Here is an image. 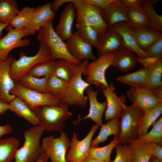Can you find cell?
Returning a JSON list of instances; mask_svg holds the SVG:
<instances>
[{"label": "cell", "mask_w": 162, "mask_h": 162, "mask_svg": "<svg viewBox=\"0 0 162 162\" xmlns=\"http://www.w3.org/2000/svg\"><path fill=\"white\" fill-rule=\"evenodd\" d=\"M51 61L53 60L49 48L45 44L40 43L38 51L35 55L28 56L21 52L19 59L15 58L11 65L10 76L15 82H18L35 65Z\"/></svg>", "instance_id": "277c9868"}, {"label": "cell", "mask_w": 162, "mask_h": 162, "mask_svg": "<svg viewBox=\"0 0 162 162\" xmlns=\"http://www.w3.org/2000/svg\"><path fill=\"white\" fill-rule=\"evenodd\" d=\"M78 65L67 59L58 58L55 61L53 75L69 82L74 76Z\"/></svg>", "instance_id": "4316f807"}, {"label": "cell", "mask_w": 162, "mask_h": 162, "mask_svg": "<svg viewBox=\"0 0 162 162\" xmlns=\"http://www.w3.org/2000/svg\"><path fill=\"white\" fill-rule=\"evenodd\" d=\"M152 92L157 98L162 100V87L157 88L152 91Z\"/></svg>", "instance_id": "f5cc1de1"}, {"label": "cell", "mask_w": 162, "mask_h": 162, "mask_svg": "<svg viewBox=\"0 0 162 162\" xmlns=\"http://www.w3.org/2000/svg\"><path fill=\"white\" fill-rule=\"evenodd\" d=\"M114 52L98 57L89 63L82 75L86 76L85 80L100 89L107 88L109 85L105 76L107 70L111 66L114 56Z\"/></svg>", "instance_id": "ba28073f"}, {"label": "cell", "mask_w": 162, "mask_h": 162, "mask_svg": "<svg viewBox=\"0 0 162 162\" xmlns=\"http://www.w3.org/2000/svg\"><path fill=\"white\" fill-rule=\"evenodd\" d=\"M116 155L114 159L110 162H131V154L128 144H117L115 148Z\"/></svg>", "instance_id": "7bdbcfd3"}, {"label": "cell", "mask_w": 162, "mask_h": 162, "mask_svg": "<svg viewBox=\"0 0 162 162\" xmlns=\"http://www.w3.org/2000/svg\"><path fill=\"white\" fill-rule=\"evenodd\" d=\"M126 8L128 19V23L131 27L136 28L148 26L149 20L142 8L133 9Z\"/></svg>", "instance_id": "8d00e7d4"}, {"label": "cell", "mask_w": 162, "mask_h": 162, "mask_svg": "<svg viewBox=\"0 0 162 162\" xmlns=\"http://www.w3.org/2000/svg\"><path fill=\"white\" fill-rule=\"evenodd\" d=\"M73 0H56L50 3V7L51 10L55 13L58 9L64 4L72 2Z\"/></svg>", "instance_id": "681fc988"}, {"label": "cell", "mask_w": 162, "mask_h": 162, "mask_svg": "<svg viewBox=\"0 0 162 162\" xmlns=\"http://www.w3.org/2000/svg\"><path fill=\"white\" fill-rule=\"evenodd\" d=\"M126 96L133 104L144 112L162 102V100L155 96L145 86L131 87L127 91Z\"/></svg>", "instance_id": "4fadbf2b"}, {"label": "cell", "mask_w": 162, "mask_h": 162, "mask_svg": "<svg viewBox=\"0 0 162 162\" xmlns=\"http://www.w3.org/2000/svg\"><path fill=\"white\" fill-rule=\"evenodd\" d=\"M100 10L102 18L108 28H112L119 23L128 22L126 8L120 0H114L105 8Z\"/></svg>", "instance_id": "d6986e66"}, {"label": "cell", "mask_w": 162, "mask_h": 162, "mask_svg": "<svg viewBox=\"0 0 162 162\" xmlns=\"http://www.w3.org/2000/svg\"><path fill=\"white\" fill-rule=\"evenodd\" d=\"M145 52L148 57L162 59V37L155 41Z\"/></svg>", "instance_id": "f6af8a7d"}, {"label": "cell", "mask_w": 162, "mask_h": 162, "mask_svg": "<svg viewBox=\"0 0 162 162\" xmlns=\"http://www.w3.org/2000/svg\"><path fill=\"white\" fill-rule=\"evenodd\" d=\"M136 141L143 143L153 142L162 146V117L161 116L153 124L151 130Z\"/></svg>", "instance_id": "f35d334b"}, {"label": "cell", "mask_w": 162, "mask_h": 162, "mask_svg": "<svg viewBox=\"0 0 162 162\" xmlns=\"http://www.w3.org/2000/svg\"><path fill=\"white\" fill-rule=\"evenodd\" d=\"M52 22H50L38 30V40L40 43H43L48 46L53 61L63 58L77 64H79L80 63L70 54L67 49L65 43L56 32L53 27Z\"/></svg>", "instance_id": "5b68a950"}, {"label": "cell", "mask_w": 162, "mask_h": 162, "mask_svg": "<svg viewBox=\"0 0 162 162\" xmlns=\"http://www.w3.org/2000/svg\"><path fill=\"white\" fill-rule=\"evenodd\" d=\"M144 143L146 152L152 156H155L162 162V146L153 142Z\"/></svg>", "instance_id": "ee69618b"}, {"label": "cell", "mask_w": 162, "mask_h": 162, "mask_svg": "<svg viewBox=\"0 0 162 162\" xmlns=\"http://www.w3.org/2000/svg\"><path fill=\"white\" fill-rule=\"evenodd\" d=\"M98 91H94L90 86L86 89L85 91L89 102V112L86 116L81 118H79L76 122H79L82 120L90 118L100 126L102 124V116L106 108L107 101L106 100L102 102L98 101L97 96Z\"/></svg>", "instance_id": "44dd1931"}, {"label": "cell", "mask_w": 162, "mask_h": 162, "mask_svg": "<svg viewBox=\"0 0 162 162\" xmlns=\"http://www.w3.org/2000/svg\"><path fill=\"white\" fill-rule=\"evenodd\" d=\"M76 32L80 38L85 42L96 47L98 35L92 27L86 25H76Z\"/></svg>", "instance_id": "b9f144b4"}, {"label": "cell", "mask_w": 162, "mask_h": 162, "mask_svg": "<svg viewBox=\"0 0 162 162\" xmlns=\"http://www.w3.org/2000/svg\"><path fill=\"white\" fill-rule=\"evenodd\" d=\"M44 131L40 125L25 130L23 132L24 142L17 150L15 162H36L44 152L40 140Z\"/></svg>", "instance_id": "7a4b0ae2"}, {"label": "cell", "mask_w": 162, "mask_h": 162, "mask_svg": "<svg viewBox=\"0 0 162 162\" xmlns=\"http://www.w3.org/2000/svg\"><path fill=\"white\" fill-rule=\"evenodd\" d=\"M149 162H161L155 156L152 155L150 158Z\"/></svg>", "instance_id": "6f0895ef"}, {"label": "cell", "mask_w": 162, "mask_h": 162, "mask_svg": "<svg viewBox=\"0 0 162 162\" xmlns=\"http://www.w3.org/2000/svg\"><path fill=\"white\" fill-rule=\"evenodd\" d=\"M15 58L10 56L6 60L0 61V98L8 103L16 97L10 93L15 84L10 75L11 65Z\"/></svg>", "instance_id": "ac0fdd59"}, {"label": "cell", "mask_w": 162, "mask_h": 162, "mask_svg": "<svg viewBox=\"0 0 162 162\" xmlns=\"http://www.w3.org/2000/svg\"><path fill=\"white\" fill-rule=\"evenodd\" d=\"M17 138L11 137L0 139V162H12L19 145Z\"/></svg>", "instance_id": "f546056e"}, {"label": "cell", "mask_w": 162, "mask_h": 162, "mask_svg": "<svg viewBox=\"0 0 162 162\" xmlns=\"http://www.w3.org/2000/svg\"><path fill=\"white\" fill-rule=\"evenodd\" d=\"M149 70V69L142 67L135 72L118 76L116 79L119 82L128 85L131 87L145 86Z\"/></svg>", "instance_id": "83f0119b"}, {"label": "cell", "mask_w": 162, "mask_h": 162, "mask_svg": "<svg viewBox=\"0 0 162 162\" xmlns=\"http://www.w3.org/2000/svg\"><path fill=\"white\" fill-rule=\"evenodd\" d=\"M160 59H162L157 57L148 56L142 58L138 57V62L141 63L142 65V67L146 69H149L152 66Z\"/></svg>", "instance_id": "bcb514c9"}, {"label": "cell", "mask_w": 162, "mask_h": 162, "mask_svg": "<svg viewBox=\"0 0 162 162\" xmlns=\"http://www.w3.org/2000/svg\"><path fill=\"white\" fill-rule=\"evenodd\" d=\"M65 43L69 53L80 63L85 59L93 61L97 58L93 53L92 46L83 40L76 32L73 34Z\"/></svg>", "instance_id": "9a60e30c"}, {"label": "cell", "mask_w": 162, "mask_h": 162, "mask_svg": "<svg viewBox=\"0 0 162 162\" xmlns=\"http://www.w3.org/2000/svg\"><path fill=\"white\" fill-rule=\"evenodd\" d=\"M5 29L8 31L7 33L0 39V61L7 59L13 49L28 46L31 41L30 38L22 39L24 37L29 36L25 29H16L9 24Z\"/></svg>", "instance_id": "7c38bea8"}, {"label": "cell", "mask_w": 162, "mask_h": 162, "mask_svg": "<svg viewBox=\"0 0 162 162\" xmlns=\"http://www.w3.org/2000/svg\"><path fill=\"white\" fill-rule=\"evenodd\" d=\"M159 1V0H144L142 8L149 20L148 26L152 29L161 33L162 16L156 12L154 7V5Z\"/></svg>", "instance_id": "d6a6232c"}, {"label": "cell", "mask_w": 162, "mask_h": 162, "mask_svg": "<svg viewBox=\"0 0 162 162\" xmlns=\"http://www.w3.org/2000/svg\"><path fill=\"white\" fill-rule=\"evenodd\" d=\"M112 28L120 36L124 47L136 54L138 58H142L148 57L146 52L139 46L132 28L127 22L118 23Z\"/></svg>", "instance_id": "7402d4cb"}, {"label": "cell", "mask_w": 162, "mask_h": 162, "mask_svg": "<svg viewBox=\"0 0 162 162\" xmlns=\"http://www.w3.org/2000/svg\"><path fill=\"white\" fill-rule=\"evenodd\" d=\"M89 4L100 9L104 8L112 2L114 0H83Z\"/></svg>", "instance_id": "c3c4849f"}, {"label": "cell", "mask_w": 162, "mask_h": 162, "mask_svg": "<svg viewBox=\"0 0 162 162\" xmlns=\"http://www.w3.org/2000/svg\"><path fill=\"white\" fill-rule=\"evenodd\" d=\"M106 98L107 106L105 113V121L115 118H119L126 106V96L122 94L118 96L112 83L109 84L106 88L102 89Z\"/></svg>", "instance_id": "5bb4252c"}, {"label": "cell", "mask_w": 162, "mask_h": 162, "mask_svg": "<svg viewBox=\"0 0 162 162\" xmlns=\"http://www.w3.org/2000/svg\"><path fill=\"white\" fill-rule=\"evenodd\" d=\"M36 8L26 6L20 10L18 14L10 22L9 25L14 28L24 30L27 27Z\"/></svg>", "instance_id": "74e56055"}, {"label": "cell", "mask_w": 162, "mask_h": 162, "mask_svg": "<svg viewBox=\"0 0 162 162\" xmlns=\"http://www.w3.org/2000/svg\"><path fill=\"white\" fill-rule=\"evenodd\" d=\"M55 13L50 9V3L36 8L27 27L25 29L29 36L33 35L38 30L51 22H53Z\"/></svg>", "instance_id": "e0dca14e"}, {"label": "cell", "mask_w": 162, "mask_h": 162, "mask_svg": "<svg viewBox=\"0 0 162 162\" xmlns=\"http://www.w3.org/2000/svg\"><path fill=\"white\" fill-rule=\"evenodd\" d=\"M162 59L149 68L145 86L151 91L162 87Z\"/></svg>", "instance_id": "d590c367"}, {"label": "cell", "mask_w": 162, "mask_h": 162, "mask_svg": "<svg viewBox=\"0 0 162 162\" xmlns=\"http://www.w3.org/2000/svg\"><path fill=\"white\" fill-rule=\"evenodd\" d=\"M12 130V128L8 123L4 125H0V139L3 135L10 133Z\"/></svg>", "instance_id": "f907efd6"}, {"label": "cell", "mask_w": 162, "mask_h": 162, "mask_svg": "<svg viewBox=\"0 0 162 162\" xmlns=\"http://www.w3.org/2000/svg\"><path fill=\"white\" fill-rule=\"evenodd\" d=\"M68 82L52 75L49 79L46 93L62 102L65 97Z\"/></svg>", "instance_id": "4dcf8cb0"}, {"label": "cell", "mask_w": 162, "mask_h": 162, "mask_svg": "<svg viewBox=\"0 0 162 162\" xmlns=\"http://www.w3.org/2000/svg\"><path fill=\"white\" fill-rule=\"evenodd\" d=\"M162 113V102L154 107L144 112L139 122L138 138L148 132L149 128L157 120Z\"/></svg>", "instance_id": "f1b7e54d"}, {"label": "cell", "mask_w": 162, "mask_h": 162, "mask_svg": "<svg viewBox=\"0 0 162 162\" xmlns=\"http://www.w3.org/2000/svg\"><path fill=\"white\" fill-rule=\"evenodd\" d=\"M48 157L45 153L42 154L36 162H48Z\"/></svg>", "instance_id": "db71d44e"}, {"label": "cell", "mask_w": 162, "mask_h": 162, "mask_svg": "<svg viewBox=\"0 0 162 162\" xmlns=\"http://www.w3.org/2000/svg\"><path fill=\"white\" fill-rule=\"evenodd\" d=\"M119 143L118 136H114L113 139L105 146L101 147L90 146L88 152L87 158L110 162L112 152Z\"/></svg>", "instance_id": "1f68e13d"}, {"label": "cell", "mask_w": 162, "mask_h": 162, "mask_svg": "<svg viewBox=\"0 0 162 162\" xmlns=\"http://www.w3.org/2000/svg\"><path fill=\"white\" fill-rule=\"evenodd\" d=\"M131 28L139 46L144 52L155 41L162 37L161 32L148 26Z\"/></svg>", "instance_id": "cb8c5ba5"}, {"label": "cell", "mask_w": 162, "mask_h": 162, "mask_svg": "<svg viewBox=\"0 0 162 162\" xmlns=\"http://www.w3.org/2000/svg\"><path fill=\"white\" fill-rule=\"evenodd\" d=\"M144 112L132 104L126 105L120 116L119 143L128 144L139 138L138 130L140 120Z\"/></svg>", "instance_id": "3957f363"}, {"label": "cell", "mask_w": 162, "mask_h": 162, "mask_svg": "<svg viewBox=\"0 0 162 162\" xmlns=\"http://www.w3.org/2000/svg\"><path fill=\"white\" fill-rule=\"evenodd\" d=\"M84 162H108L106 161L95 160L88 158L85 159Z\"/></svg>", "instance_id": "9f6ffc18"}, {"label": "cell", "mask_w": 162, "mask_h": 162, "mask_svg": "<svg viewBox=\"0 0 162 162\" xmlns=\"http://www.w3.org/2000/svg\"><path fill=\"white\" fill-rule=\"evenodd\" d=\"M120 2L127 8H137L142 7L144 0H120Z\"/></svg>", "instance_id": "7dc6e473"}, {"label": "cell", "mask_w": 162, "mask_h": 162, "mask_svg": "<svg viewBox=\"0 0 162 162\" xmlns=\"http://www.w3.org/2000/svg\"><path fill=\"white\" fill-rule=\"evenodd\" d=\"M111 66L123 72L132 70L137 64L138 57L135 53L125 47L114 52Z\"/></svg>", "instance_id": "603a6c76"}, {"label": "cell", "mask_w": 162, "mask_h": 162, "mask_svg": "<svg viewBox=\"0 0 162 162\" xmlns=\"http://www.w3.org/2000/svg\"><path fill=\"white\" fill-rule=\"evenodd\" d=\"M9 24L4 23L0 22V39L1 38V36L2 31Z\"/></svg>", "instance_id": "11a10c76"}, {"label": "cell", "mask_w": 162, "mask_h": 162, "mask_svg": "<svg viewBox=\"0 0 162 162\" xmlns=\"http://www.w3.org/2000/svg\"><path fill=\"white\" fill-rule=\"evenodd\" d=\"M88 64L89 60L85 59L78 64L74 76L68 82L65 97L62 102L69 106L83 107L86 105L88 99L84 92L91 85L82 79V75Z\"/></svg>", "instance_id": "8992f818"}, {"label": "cell", "mask_w": 162, "mask_h": 162, "mask_svg": "<svg viewBox=\"0 0 162 162\" xmlns=\"http://www.w3.org/2000/svg\"><path fill=\"white\" fill-rule=\"evenodd\" d=\"M8 109V103L0 98V115L4 114Z\"/></svg>", "instance_id": "816d5d0a"}, {"label": "cell", "mask_w": 162, "mask_h": 162, "mask_svg": "<svg viewBox=\"0 0 162 162\" xmlns=\"http://www.w3.org/2000/svg\"><path fill=\"white\" fill-rule=\"evenodd\" d=\"M20 10L16 0H0V22L9 24Z\"/></svg>", "instance_id": "e575fe53"}, {"label": "cell", "mask_w": 162, "mask_h": 162, "mask_svg": "<svg viewBox=\"0 0 162 162\" xmlns=\"http://www.w3.org/2000/svg\"><path fill=\"white\" fill-rule=\"evenodd\" d=\"M128 145L131 152V162H149L152 155L146 152L144 143L134 141Z\"/></svg>", "instance_id": "ab89813d"}, {"label": "cell", "mask_w": 162, "mask_h": 162, "mask_svg": "<svg viewBox=\"0 0 162 162\" xmlns=\"http://www.w3.org/2000/svg\"><path fill=\"white\" fill-rule=\"evenodd\" d=\"M93 125L87 135L82 140H79L76 132H74L70 141V145L66 156L67 162H84L87 154L92 137L99 127Z\"/></svg>", "instance_id": "8fae6325"}, {"label": "cell", "mask_w": 162, "mask_h": 162, "mask_svg": "<svg viewBox=\"0 0 162 162\" xmlns=\"http://www.w3.org/2000/svg\"><path fill=\"white\" fill-rule=\"evenodd\" d=\"M50 77L37 78L26 74L20 79L18 82L21 86L26 88L40 93H46Z\"/></svg>", "instance_id": "836d02e7"}, {"label": "cell", "mask_w": 162, "mask_h": 162, "mask_svg": "<svg viewBox=\"0 0 162 162\" xmlns=\"http://www.w3.org/2000/svg\"><path fill=\"white\" fill-rule=\"evenodd\" d=\"M76 13V25L90 26L100 35L108 27L104 22L99 8L83 0H73Z\"/></svg>", "instance_id": "52a82bcc"}, {"label": "cell", "mask_w": 162, "mask_h": 162, "mask_svg": "<svg viewBox=\"0 0 162 162\" xmlns=\"http://www.w3.org/2000/svg\"><path fill=\"white\" fill-rule=\"evenodd\" d=\"M9 109L19 116L34 126L39 124L38 118L35 113L20 98L15 97L8 103Z\"/></svg>", "instance_id": "d4e9b609"}, {"label": "cell", "mask_w": 162, "mask_h": 162, "mask_svg": "<svg viewBox=\"0 0 162 162\" xmlns=\"http://www.w3.org/2000/svg\"><path fill=\"white\" fill-rule=\"evenodd\" d=\"M55 61L38 64L32 68L26 74L37 78L50 76L53 75Z\"/></svg>", "instance_id": "60d3db41"}, {"label": "cell", "mask_w": 162, "mask_h": 162, "mask_svg": "<svg viewBox=\"0 0 162 162\" xmlns=\"http://www.w3.org/2000/svg\"><path fill=\"white\" fill-rule=\"evenodd\" d=\"M100 129L97 137L92 140L91 146L98 147L99 144L106 141L109 136L113 135L118 136L120 132L119 118L110 120L100 126Z\"/></svg>", "instance_id": "484cf974"}, {"label": "cell", "mask_w": 162, "mask_h": 162, "mask_svg": "<svg viewBox=\"0 0 162 162\" xmlns=\"http://www.w3.org/2000/svg\"><path fill=\"white\" fill-rule=\"evenodd\" d=\"M11 94L22 99L32 110L38 107L53 105L61 101L46 93H42L26 88L18 82L10 92Z\"/></svg>", "instance_id": "30bf717a"}, {"label": "cell", "mask_w": 162, "mask_h": 162, "mask_svg": "<svg viewBox=\"0 0 162 162\" xmlns=\"http://www.w3.org/2000/svg\"><path fill=\"white\" fill-rule=\"evenodd\" d=\"M124 47L119 34L112 28H108L98 36L96 48L100 57L113 53Z\"/></svg>", "instance_id": "2e32d148"}, {"label": "cell", "mask_w": 162, "mask_h": 162, "mask_svg": "<svg viewBox=\"0 0 162 162\" xmlns=\"http://www.w3.org/2000/svg\"><path fill=\"white\" fill-rule=\"evenodd\" d=\"M69 105L61 102L53 105L40 106L32 110L38 119L39 124L49 132L62 130L65 122L72 115L68 110Z\"/></svg>", "instance_id": "6da1fadb"}, {"label": "cell", "mask_w": 162, "mask_h": 162, "mask_svg": "<svg viewBox=\"0 0 162 162\" xmlns=\"http://www.w3.org/2000/svg\"><path fill=\"white\" fill-rule=\"evenodd\" d=\"M73 1L68 3L62 10L55 28L56 32L64 41L67 40L73 34L72 26L76 13Z\"/></svg>", "instance_id": "ffe728a7"}, {"label": "cell", "mask_w": 162, "mask_h": 162, "mask_svg": "<svg viewBox=\"0 0 162 162\" xmlns=\"http://www.w3.org/2000/svg\"><path fill=\"white\" fill-rule=\"evenodd\" d=\"M60 132V135L58 138H56L51 135L42 140L43 148L51 162H67L66 154L70 148V141L62 130Z\"/></svg>", "instance_id": "9c48e42d"}]
</instances>
